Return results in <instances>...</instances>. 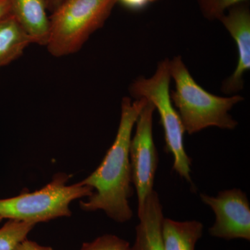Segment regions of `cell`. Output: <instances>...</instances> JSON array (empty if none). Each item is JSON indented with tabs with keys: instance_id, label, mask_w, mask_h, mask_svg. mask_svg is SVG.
<instances>
[{
	"instance_id": "6da1fadb",
	"label": "cell",
	"mask_w": 250,
	"mask_h": 250,
	"mask_svg": "<svg viewBox=\"0 0 250 250\" xmlns=\"http://www.w3.org/2000/svg\"><path fill=\"white\" fill-rule=\"evenodd\" d=\"M147 100L132 101L125 97L121 104V116L116 139L98 168L80 182L93 188L87 201L80 202L84 211L102 210L117 223H124L133 217L129 199L132 196L129 146L136 121Z\"/></svg>"
},
{
	"instance_id": "ffe728a7",
	"label": "cell",
	"mask_w": 250,
	"mask_h": 250,
	"mask_svg": "<svg viewBox=\"0 0 250 250\" xmlns=\"http://www.w3.org/2000/svg\"><path fill=\"white\" fill-rule=\"evenodd\" d=\"M2 220H3V218H1V217H0V223H1V221H2Z\"/></svg>"
},
{
	"instance_id": "30bf717a",
	"label": "cell",
	"mask_w": 250,
	"mask_h": 250,
	"mask_svg": "<svg viewBox=\"0 0 250 250\" xmlns=\"http://www.w3.org/2000/svg\"><path fill=\"white\" fill-rule=\"evenodd\" d=\"M138 215L140 222L136 228V239L131 250H164L161 236L164 216L157 192L153 190Z\"/></svg>"
},
{
	"instance_id": "9a60e30c",
	"label": "cell",
	"mask_w": 250,
	"mask_h": 250,
	"mask_svg": "<svg viewBox=\"0 0 250 250\" xmlns=\"http://www.w3.org/2000/svg\"><path fill=\"white\" fill-rule=\"evenodd\" d=\"M80 250H131V247L127 241L116 235L105 234L83 243Z\"/></svg>"
},
{
	"instance_id": "5bb4252c",
	"label": "cell",
	"mask_w": 250,
	"mask_h": 250,
	"mask_svg": "<svg viewBox=\"0 0 250 250\" xmlns=\"http://www.w3.org/2000/svg\"><path fill=\"white\" fill-rule=\"evenodd\" d=\"M248 0H196L202 16L208 21H219L229 9Z\"/></svg>"
},
{
	"instance_id": "7a4b0ae2",
	"label": "cell",
	"mask_w": 250,
	"mask_h": 250,
	"mask_svg": "<svg viewBox=\"0 0 250 250\" xmlns=\"http://www.w3.org/2000/svg\"><path fill=\"white\" fill-rule=\"evenodd\" d=\"M169 69L175 88L171 92V100L185 132L196 134L210 126L229 130L236 127L238 122L229 111L244 100L241 95L221 97L207 91L194 80L181 56L169 60Z\"/></svg>"
},
{
	"instance_id": "5b68a950",
	"label": "cell",
	"mask_w": 250,
	"mask_h": 250,
	"mask_svg": "<svg viewBox=\"0 0 250 250\" xmlns=\"http://www.w3.org/2000/svg\"><path fill=\"white\" fill-rule=\"evenodd\" d=\"M70 176L57 173L45 187L33 192L0 200V217L36 225L72 215V202L93 193V188L81 182L66 185Z\"/></svg>"
},
{
	"instance_id": "277c9868",
	"label": "cell",
	"mask_w": 250,
	"mask_h": 250,
	"mask_svg": "<svg viewBox=\"0 0 250 250\" xmlns=\"http://www.w3.org/2000/svg\"><path fill=\"white\" fill-rule=\"evenodd\" d=\"M170 80L169 59H166L159 62L152 77H141L134 80L130 85L129 93L135 100L146 99L157 110L164 129L166 150L173 156V170L192 184L191 159L184 147V125L171 100Z\"/></svg>"
},
{
	"instance_id": "d6986e66",
	"label": "cell",
	"mask_w": 250,
	"mask_h": 250,
	"mask_svg": "<svg viewBox=\"0 0 250 250\" xmlns=\"http://www.w3.org/2000/svg\"><path fill=\"white\" fill-rule=\"evenodd\" d=\"M65 0H46V3H47V8L53 10L54 11Z\"/></svg>"
},
{
	"instance_id": "2e32d148",
	"label": "cell",
	"mask_w": 250,
	"mask_h": 250,
	"mask_svg": "<svg viewBox=\"0 0 250 250\" xmlns=\"http://www.w3.org/2000/svg\"><path fill=\"white\" fill-rule=\"evenodd\" d=\"M117 2H120L125 7L132 11H139L146 8L151 3L158 0H116Z\"/></svg>"
},
{
	"instance_id": "9c48e42d",
	"label": "cell",
	"mask_w": 250,
	"mask_h": 250,
	"mask_svg": "<svg viewBox=\"0 0 250 250\" xmlns=\"http://www.w3.org/2000/svg\"><path fill=\"white\" fill-rule=\"evenodd\" d=\"M10 13L30 38L32 43L47 45L49 18L46 0H9Z\"/></svg>"
},
{
	"instance_id": "8992f818",
	"label": "cell",
	"mask_w": 250,
	"mask_h": 250,
	"mask_svg": "<svg viewBox=\"0 0 250 250\" xmlns=\"http://www.w3.org/2000/svg\"><path fill=\"white\" fill-rule=\"evenodd\" d=\"M155 107L147 102L136 121V130L129 146L131 180L138 197V213L154 190L159 156L153 138V115Z\"/></svg>"
},
{
	"instance_id": "3957f363",
	"label": "cell",
	"mask_w": 250,
	"mask_h": 250,
	"mask_svg": "<svg viewBox=\"0 0 250 250\" xmlns=\"http://www.w3.org/2000/svg\"><path fill=\"white\" fill-rule=\"evenodd\" d=\"M116 0H65L49 18L47 47L56 57L75 53L101 28Z\"/></svg>"
},
{
	"instance_id": "ba28073f",
	"label": "cell",
	"mask_w": 250,
	"mask_h": 250,
	"mask_svg": "<svg viewBox=\"0 0 250 250\" xmlns=\"http://www.w3.org/2000/svg\"><path fill=\"white\" fill-rule=\"evenodd\" d=\"M246 3L233 6L219 19L234 40L238 54L236 69L222 83V92L228 95L243 89L245 75L250 70V10Z\"/></svg>"
},
{
	"instance_id": "8fae6325",
	"label": "cell",
	"mask_w": 250,
	"mask_h": 250,
	"mask_svg": "<svg viewBox=\"0 0 250 250\" xmlns=\"http://www.w3.org/2000/svg\"><path fill=\"white\" fill-rule=\"evenodd\" d=\"M204 225L200 221L179 222L164 218L161 228L164 250H195L203 235Z\"/></svg>"
},
{
	"instance_id": "7c38bea8",
	"label": "cell",
	"mask_w": 250,
	"mask_h": 250,
	"mask_svg": "<svg viewBox=\"0 0 250 250\" xmlns=\"http://www.w3.org/2000/svg\"><path fill=\"white\" fill-rule=\"evenodd\" d=\"M30 44V38L12 15L0 20V67L21 57Z\"/></svg>"
},
{
	"instance_id": "ac0fdd59",
	"label": "cell",
	"mask_w": 250,
	"mask_h": 250,
	"mask_svg": "<svg viewBox=\"0 0 250 250\" xmlns=\"http://www.w3.org/2000/svg\"><path fill=\"white\" fill-rule=\"evenodd\" d=\"M9 0H0V20L9 14Z\"/></svg>"
},
{
	"instance_id": "e0dca14e",
	"label": "cell",
	"mask_w": 250,
	"mask_h": 250,
	"mask_svg": "<svg viewBox=\"0 0 250 250\" xmlns=\"http://www.w3.org/2000/svg\"><path fill=\"white\" fill-rule=\"evenodd\" d=\"M16 250H54L49 247L41 246L36 242L29 241L27 238L21 243Z\"/></svg>"
},
{
	"instance_id": "52a82bcc",
	"label": "cell",
	"mask_w": 250,
	"mask_h": 250,
	"mask_svg": "<svg viewBox=\"0 0 250 250\" xmlns=\"http://www.w3.org/2000/svg\"><path fill=\"white\" fill-rule=\"evenodd\" d=\"M200 197L215 215V223L209 229L210 236L250 241V205L244 192L233 188L220 192L215 197L201 194Z\"/></svg>"
},
{
	"instance_id": "4fadbf2b",
	"label": "cell",
	"mask_w": 250,
	"mask_h": 250,
	"mask_svg": "<svg viewBox=\"0 0 250 250\" xmlns=\"http://www.w3.org/2000/svg\"><path fill=\"white\" fill-rule=\"evenodd\" d=\"M36 225L9 220L0 228V250H16Z\"/></svg>"
}]
</instances>
